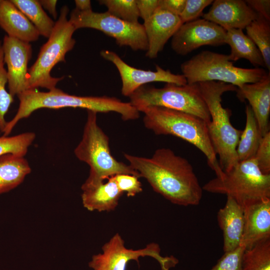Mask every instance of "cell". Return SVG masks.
<instances>
[{"mask_svg": "<svg viewBox=\"0 0 270 270\" xmlns=\"http://www.w3.org/2000/svg\"><path fill=\"white\" fill-rule=\"evenodd\" d=\"M240 270H270V239L245 249Z\"/></svg>", "mask_w": 270, "mask_h": 270, "instance_id": "cell-27", "label": "cell"}, {"mask_svg": "<svg viewBox=\"0 0 270 270\" xmlns=\"http://www.w3.org/2000/svg\"><path fill=\"white\" fill-rule=\"evenodd\" d=\"M187 84L216 81L240 88L246 84L256 82L268 74L263 68L237 67L228 54L204 50L180 65Z\"/></svg>", "mask_w": 270, "mask_h": 270, "instance_id": "cell-8", "label": "cell"}, {"mask_svg": "<svg viewBox=\"0 0 270 270\" xmlns=\"http://www.w3.org/2000/svg\"><path fill=\"white\" fill-rule=\"evenodd\" d=\"M0 27L8 36L29 43L37 40L40 36L36 27L11 0L1 1Z\"/></svg>", "mask_w": 270, "mask_h": 270, "instance_id": "cell-20", "label": "cell"}, {"mask_svg": "<svg viewBox=\"0 0 270 270\" xmlns=\"http://www.w3.org/2000/svg\"><path fill=\"white\" fill-rule=\"evenodd\" d=\"M98 2L107 8L108 12L118 18L132 23L139 22L140 17L136 0H100Z\"/></svg>", "mask_w": 270, "mask_h": 270, "instance_id": "cell-29", "label": "cell"}, {"mask_svg": "<svg viewBox=\"0 0 270 270\" xmlns=\"http://www.w3.org/2000/svg\"><path fill=\"white\" fill-rule=\"evenodd\" d=\"M246 122L237 147L238 162L254 158L262 139L258 126L249 104L246 107Z\"/></svg>", "mask_w": 270, "mask_h": 270, "instance_id": "cell-24", "label": "cell"}, {"mask_svg": "<svg viewBox=\"0 0 270 270\" xmlns=\"http://www.w3.org/2000/svg\"><path fill=\"white\" fill-rule=\"evenodd\" d=\"M246 35L254 43L262 56L265 67L270 70V22L262 16L246 28Z\"/></svg>", "mask_w": 270, "mask_h": 270, "instance_id": "cell-26", "label": "cell"}, {"mask_svg": "<svg viewBox=\"0 0 270 270\" xmlns=\"http://www.w3.org/2000/svg\"><path fill=\"white\" fill-rule=\"evenodd\" d=\"M17 96L19 106L14 117L6 122L2 132L4 136L11 133L19 121L42 108H82L97 113L112 112L119 114L125 121L135 120L140 116L139 112L130 102H122L116 97L78 96L56 88L46 92L38 89L28 90Z\"/></svg>", "mask_w": 270, "mask_h": 270, "instance_id": "cell-2", "label": "cell"}, {"mask_svg": "<svg viewBox=\"0 0 270 270\" xmlns=\"http://www.w3.org/2000/svg\"><path fill=\"white\" fill-rule=\"evenodd\" d=\"M36 138L33 132H26L12 136H0V156L11 154L24 156Z\"/></svg>", "mask_w": 270, "mask_h": 270, "instance_id": "cell-28", "label": "cell"}, {"mask_svg": "<svg viewBox=\"0 0 270 270\" xmlns=\"http://www.w3.org/2000/svg\"><path fill=\"white\" fill-rule=\"evenodd\" d=\"M32 170L24 156L7 154L0 156V195L20 185Z\"/></svg>", "mask_w": 270, "mask_h": 270, "instance_id": "cell-22", "label": "cell"}, {"mask_svg": "<svg viewBox=\"0 0 270 270\" xmlns=\"http://www.w3.org/2000/svg\"><path fill=\"white\" fill-rule=\"evenodd\" d=\"M8 83L7 72L4 68V53L2 42L0 41V130L3 132L6 122L4 116L14 102V96L6 90Z\"/></svg>", "mask_w": 270, "mask_h": 270, "instance_id": "cell-30", "label": "cell"}, {"mask_svg": "<svg viewBox=\"0 0 270 270\" xmlns=\"http://www.w3.org/2000/svg\"><path fill=\"white\" fill-rule=\"evenodd\" d=\"M144 114L145 127L156 135H171L194 145L206 156L208 164L216 176L223 170L212 144L208 124L200 118L186 112L161 106H150L140 110Z\"/></svg>", "mask_w": 270, "mask_h": 270, "instance_id": "cell-3", "label": "cell"}, {"mask_svg": "<svg viewBox=\"0 0 270 270\" xmlns=\"http://www.w3.org/2000/svg\"><path fill=\"white\" fill-rule=\"evenodd\" d=\"M245 248L239 246L225 252L216 264L209 270H240L242 260Z\"/></svg>", "mask_w": 270, "mask_h": 270, "instance_id": "cell-31", "label": "cell"}, {"mask_svg": "<svg viewBox=\"0 0 270 270\" xmlns=\"http://www.w3.org/2000/svg\"><path fill=\"white\" fill-rule=\"evenodd\" d=\"M76 10L84 12L92 10L91 2L90 0H75Z\"/></svg>", "mask_w": 270, "mask_h": 270, "instance_id": "cell-39", "label": "cell"}, {"mask_svg": "<svg viewBox=\"0 0 270 270\" xmlns=\"http://www.w3.org/2000/svg\"><path fill=\"white\" fill-rule=\"evenodd\" d=\"M238 98L249 102L262 137L270 131V73L254 83L246 84L236 90Z\"/></svg>", "mask_w": 270, "mask_h": 270, "instance_id": "cell-18", "label": "cell"}, {"mask_svg": "<svg viewBox=\"0 0 270 270\" xmlns=\"http://www.w3.org/2000/svg\"><path fill=\"white\" fill-rule=\"evenodd\" d=\"M1 1H2V0H0V2H1Z\"/></svg>", "mask_w": 270, "mask_h": 270, "instance_id": "cell-40", "label": "cell"}, {"mask_svg": "<svg viewBox=\"0 0 270 270\" xmlns=\"http://www.w3.org/2000/svg\"><path fill=\"white\" fill-rule=\"evenodd\" d=\"M226 44L230 47L228 60L232 62L244 58L248 60L253 66H265L262 54L254 43L242 30L230 29L226 30Z\"/></svg>", "mask_w": 270, "mask_h": 270, "instance_id": "cell-23", "label": "cell"}, {"mask_svg": "<svg viewBox=\"0 0 270 270\" xmlns=\"http://www.w3.org/2000/svg\"><path fill=\"white\" fill-rule=\"evenodd\" d=\"M202 188L209 192L230 196L244 208L249 204L270 198V174H263L253 158L238 162Z\"/></svg>", "mask_w": 270, "mask_h": 270, "instance_id": "cell-7", "label": "cell"}, {"mask_svg": "<svg viewBox=\"0 0 270 270\" xmlns=\"http://www.w3.org/2000/svg\"><path fill=\"white\" fill-rule=\"evenodd\" d=\"M7 66L8 92L13 96L28 90V63L32 56L30 43L6 35L2 42Z\"/></svg>", "mask_w": 270, "mask_h": 270, "instance_id": "cell-14", "label": "cell"}, {"mask_svg": "<svg viewBox=\"0 0 270 270\" xmlns=\"http://www.w3.org/2000/svg\"><path fill=\"white\" fill-rule=\"evenodd\" d=\"M212 0H186L184 9L180 15L182 24L196 20L202 16L204 9L211 4Z\"/></svg>", "mask_w": 270, "mask_h": 270, "instance_id": "cell-32", "label": "cell"}, {"mask_svg": "<svg viewBox=\"0 0 270 270\" xmlns=\"http://www.w3.org/2000/svg\"><path fill=\"white\" fill-rule=\"evenodd\" d=\"M226 31L204 18L182 24L172 38L171 48L178 54L186 56L204 46L226 44Z\"/></svg>", "mask_w": 270, "mask_h": 270, "instance_id": "cell-12", "label": "cell"}, {"mask_svg": "<svg viewBox=\"0 0 270 270\" xmlns=\"http://www.w3.org/2000/svg\"><path fill=\"white\" fill-rule=\"evenodd\" d=\"M130 102L139 112L157 106L196 116L208 124L210 116L197 84L178 85L166 83L162 88L144 85L130 96Z\"/></svg>", "mask_w": 270, "mask_h": 270, "instance_id": "cell-9", "label": "cell"}, {"mask_svg": "<svg viewBox=\"0 0 270 270\" xmlns=\"http://www.w3.org/2000/svg\"><path fill=\"white\" fill-rule=\"evenodd\" d=\"M88 116L82 140L74 150L76 156L90 166L88 178L82 190L95 186L111 176L121 174L140 178L129 164L117 160L112 154L109 138L97 122V112L87 110Z\"/></svg>", "mask_w": 270, "mask_h": 270, "instance_id": "cell-5", "label": "cell"}, {"mask_svg": "<svg viewBox=\"0 0 270 270\" xmlns=\"http://www.w3.org/2000/svg\"><path fill=\"white\" fill-rule=\"evenodd\" d=\"M38 2L41 6L56 19L58 16V14L56 10V6L58 1L56 0H40Z\"/></svg>", "mask_w": 270, "mask_h": 270, "instance_id": "cell-38", "label": "cell"}, {"mask_svg": "<svg viewBox=\"0 0 270 270\" xmlns=\"http://www.w3.org/2000/svg\"><path fill=\"white\" fill-rule=\"evenodd\" d=\"M182 24L178 16L160 8L144 21L143 26L148 42L146 56L156 58Z\"/></svg>", "mask_w": 270, "mask_h": 270, "instance_id": "cell-17", "label": "cell"}, {"mask_svg": "<svg viewBox=\"0 0 270 270\" xmlns=\"http://www.w3.org/2000/svg\"><path fill=\"white\" fill-rule=\"evenodd\" d=\"M186 2V0H160L159 8L180 16Z\"/></svg>", "mask_w": 270, "mask_h": 270, "instance_id": "cell-37", "label": "cell"}, {"mask_svg": "<svg viewBox=\"0 0 270 270\" xmlns=\"http://www.w3.org/2000/svg\"><path fill=\"white\" fill-rule=\"evenodd\" d=\"M102 253L94 255L89 262L92 270H125L128 262L141 256H148L154 258L160 264L162 270H170L178 262L174 256H162L160 248L156 243H150L139 250L127 248L118 233L116 234L102 247Z\"/></svg>", "mask_w": 270, "mask_h": 270, "instance_id": "cell-11", "label": "cell"}, {"mask_svg": "<svg viewBox=\"0 0 270 270\" xmlns=\"http://www.w3.org/2000/svg\"><path fill=\"white\" fill-rule=\"evenodd\" d=\"M217 219L223 233L224 252L237 248L240 245L244 230L243 208L228 196L225 206L218 212Z\"/></svg>", "mask_w": 270, "mask_h": 270, "instance_id": "cell-19", "label": "cell"}, {"mask_svg": "<svg viewBox=\"0 0 270 270\" xmlns=\"http://www.w3.org/2000/svg\"><path fill=\"white\" fill-rule=\"evenodd\" d=\"M245 1L258 14L270 22V0H246Z\"/></svg>", "mask_w": 270, "mask_h": 270, "instance_id": "cell-36", "label": "cell"}, {"mask_svg": "<svg viewBox=\"0 0 270 270\" xmlns=\"http://www.w3.org/2000/svg\"><path fill=\"white\" fill-rule=\"evenodd\" d=\"M243 208L244 227L240 246L248 249L270 239V198L249 204Z\"/></svg>", "mask_w": 270, "mask_h": 270, "instance_id": "cell-16", "label": "cell"}, {"mask_svg": "<svg viewBox=\"0 0 270 270\" xmlns=\"http://www.w3.org/2000/svg\"><path fill=\"white\" fill-rule=\"evenodd\" d=\"M203 18L224 29L243 30L258 16L243 0H215Z\"/></svg>", "mask_w": 270, "mask_h": 270, "instance_id": "cell-15", "label": "cell"}, {"mask_svg": "<svg viewBox=\"0 0 270 270\" xmlns=\"http://www.w3.org/2000/svg\"><path fill=\"white\" fill-rule=\"evenodd\" d=\"M108 180L106 182L82 190V203L88 210L110 212L118 205L124 192L118 188L114 176Z\"/></svg>", "mask_w": 270, "mask_h": 270, "instance_id": "cell-21", "label": "cell"}, {"mask_svg": "<svg viewBox=\"0 0 270 270\" xmlns=\"http://www.w3.org/2000/svg\"><path fill=\"white\" fill-rule=\"evenodd\" d=\"M100 54L104 59L112 62L116 68L122 80V94L129 97L140 87L153 82H164L178 85L187 84L182 74H175L169 70L156 66V70L136 68L124 62L116 52L102 50Z\"/></svg>", "mask_w": 270, "mask_h": 270, "instance_id": "cell-13", "label": "cell"}, {"mask_svg": "<svg viewBox=\"0 0 270 270\" xmlns=\"http://www.w3.org/2000/svg\"><path fill=\"white\" fill-rule=\"evenodd\" d=\"M128 164L144 178L154 192L180 206L198 205L202 195L193 167L170 149L156 150L151 158L124 154Z\"/></svg>", "mask_w": 270, "mask_h": 270, "instance_id": "cell-1", "label": "cell"}, {"mask_svg": "<svg viewBox=\"0 0 270 270\" xmlns=\"http://www.w3.org/2000/svg\"><path fill=\"white\" fill-rule=\"evenodd\" d=\"M210 116L208 124L209 136L223 171H228L238 162L236 147L242 130L236 129L230 121L231 112L222 104V96L226 92H236L238 88L220 82L197 83Z\"/></svg>", "mask_w": 270, "mask_h": 270, "instance_id": "cell-4", "label": "cell"}, {"mask_svg": "<svg viewBox=\"0 0 270 270\" xmlns=\"http://www.w3.org/2000/svg\"><path fill=\"white\" fill-rule=\"evenodd\" d=\"M254 158L260 172L270 174V132L262 137Z\"/></svg>", "mask_w": 270, "mask_h": 270, "instance_id": "cell-33", "label": "cell"}, {"mask_svg": "<svg viewBox=\"0 0 270 270\" xmlns=\"http://www.w3.org/2000/svg\"><path fill=\"white\" fill-rule=\"evenodd\" d=\"M160 0H136L140 17L144 21L152 16L159 8Z\"/></svg>", "mask_w": 270, "mask_h": 270, "instance_id": "cell-35", "label": "cell"}, {"mask_svg": "<svg viewBox=\"0 0 270 270\" xmlns=\"http://www.w3.org/2000/svg\"><path fill=\"white\" fill-rule=\"evenodd\" d=\"M114 176L119 189L124 193L126 192L128 197L134 196L142 191L138 177L125 174H118Z\"/></svg>", "mask_w": 270, "mask_h": 270, "instance_id": "cell-34", "label": "cell"}, {"mask_svg": "<svg viewBox=\"0 0 270 270\" xmlns=\"http://www.w3.org/2000/svg\"><path fill=\"white\" fill-rule=\"evenodd\" d=\"M33 24L40 35L48 38L54 28L55 22L46 14L36 0H11Z\"/></svg>", "mask_w": 270, "mask_h": 270, "instance_id": "cell-25", "label": "cell"}, {"mask_svg": "<svg viewBox=\"0 0 270 270\" xmlns=\"http://www.w3.org/2000/svg\"><path fill=\"white\" fill-rule=\"evenodd\" d=\"M70 22L76 30L90 28L100 30L116 40L120 46H128L133 50L147 51L148 42L143 24L123 20L107 11L70 12Z\"/></svg>", "mask_w": 270, "mask_h": 270, "instance_id": "cell-10", "label": "cell"}, {"mask_svg": "<svg viewBox=\"0 0 270 270\" xmlns=\"http://www.w3.org/2000/svg\"><path fill=\"white\" fill-rule=\"evenodd\" d=\"M68 12L67 6L61 8L50 36L40 48L36 62L28 69V90L42 88L50 90L56 88V84L64 78V76L53 77L50 73L57 64L66 62V53L76 44L73 34L76 30L68 18Z\"/></svg>", "mask_w": 270, "mask_h": 270, "instance_id": "cell-6", "label": "cell"}]
</instances>
